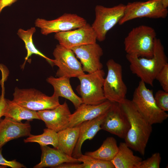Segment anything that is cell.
<instances>
[{"instance_id": "cell-1", "label": "cell", "mask_w": 168, "mask_h": 168, "mask_svg": "<svg viewBox=\"0 0 168 168\" xmlns=\"http://www.w3.org/2000/svg\"><path fill=\"white\" fill-rule=\"evenodd\" d=\"M119 104L130 124L124 142L130 148L144 156L152 132V125L139 113L131 100L126 98Z\"/></svg>"}, {"instance_id": "cell-2", "label": "cell", "mask_w": 168, "mask_h": 168, "mask_svg": "<svg viewBox=\"0 0 168 168\" xmlns=\"http://www.w3.org/2000/svg\"><path fill=\"white\" fill-rule=\"evenodd\" d=\"M132 72L145 84L153 86L156 77L163 66L168 63L164 47L160 40H154L153 54L150 58L137 57L126 54Z\"/></svg>"}, {"instance_id": "cell-3", "label": "cell", "mask_w": 168, "mask_h": 168, "mask_svg": "<svg viewBox=\"0 0 168 168\" xmlns=\"http://www.w3.org/2000/svg\"><path fill=\"white\" fill-rule=\"evenodd\" d=\"M156 33L152 27L141 25L133 28L125 38L124 49L127 54L137 57H152Z\"/></svg>"}, {"instance_id": "cell-4", "label": "cell", "mask_w": 168, "mask_h": 168, "mask_svg": "<svg viewBox=\"0 0 168 168\" xmlns=\"http://www.w3.org/2000/svg\"><path fill=\"white\" fill-rule=\"evenodd\" d=\"M131 100L139 113L151 125L161 124L168 117L166 112L156 104L152 90L147 88L142 80L134 90Z\"/></svg>"}, {"instance_id": "cell-5", "label": "cell", "mask_w": 168, "mask_h": 168, "mask_svg": "<svg viewBox=\"0 0 168 168\" xmlns=\"http://www.w3.org/2000/svg\"><path fill=\"white\" fill-rule=\"evenodd\" d=\"M105 74L102 69L77 77L80 84L76 90L81 96L83 103L97 105L107 100L103 89Z\"/></svg>"}, {"instance_id": "cell-6", "label": "cell", "mask_w": 168, "mask_h": 168, "mask_svg": "<svg viewBox=\"0 0 168 168\" xmlns=\"http://www.w3.org/2000/svg\"><path fill=\"white\" fill-rule=\"evenodd\" d=\"M108 72L103 89L106 99L112 103H120L125 99L127 88L123 79L121 65L113 59L106 63Z\"/></svg>"}, {"instance_id": "cell-7", "label": "cell", "mask_w": 168, "mask_h": 168, "mask_svg": "<svg viewBox=\"0 0 168 168\" xmlns=\"http://www.w3.org/2000/svg\"><path fill=\"white\" fill-rule=\"evenodd\" d=\"M12 100L31 110L39 111L54 109L60 105L59 97L48 96L35 89L16 87Z\"/></svg>"}, {"instance_id": "cell-8", "label": "cell", "mask_w": 168, "mask_h": 168, "mask_svg": "<svg viewBox=\"0 0 168 168\" xmlns=\"http://www.w3.org/2000/svg\"><path fill=\"white\" fill-rule=\"evenodd\" d=\"M125 5L122 3L111 7L98 5L95 8V18L91 25L97 40L104 41L109 31L118 23L124 15Z\"/></svg>"}, {"instance_id": "cell-9", "label": "cell", "mask_w": 168, "mask_h": 168, "mask_svg": "<svg viewBox=\"0 0 168 168\" xmlns=\"http://www.w3.org/2000/svg\"><path fill=\"white\" fill-rule=\"evenodd\" d=\"M168 13L167 9L163 7L161 0L128 2L125 5L124 15L118 23L122 25L129 21L139 18L164 19L166 17Z\"/></svg>"}, {"instance_id": "cell-10", "label": "cell", "mask_w": 168, "mask_h": 168, "mask_svg": "<svg viewBox=\"0 0 168 168\" xmlns=\"http://www.w3.org/2000/svg\"><path fill=\"white\" fill-rule=\"evenodd\" d=\"M53 55L54 59L53 66H56L58 68L56 73L58 77H77L85 74L81 63L71 49L59 44L54 49Z\"/></svg>"}, {"instance_id": "cell-11", "label": "cell", "mask_w": 168, "mask_h": 168, "mask_svg": "<svg viewBox=\"0 0 168 168\" xmlns=\"http://www.w3.org/2000/svg\"><path fill=\"white\" fill-rule=\"evenodd\" d=\"M83 18L75 14L64 13L58 18L51 20L37 18L35 22L36 27L40 29L42 34H50L74 30L87 23Z\"/></svg>"}, {"instance_id": "cell-12", "label": "cell", "mask_w": 168, "mask_h": 168, "mask_svg": "<svg viewBox=\"0 0 168 168\" xmlns=\"http://www.w3.org/2000/svg\"><path fill=\"white\" fill-rule=\"evenodd\" d=\"M54 38L59 44L71 49L95 43L97 40L95 32L91 26L88 23L74 30L56 33Z\"/></svg>"}, {"instance_id": "cell-13", "label": "cell", "mask_w": 168, "mask_h": 168, "mask_svg": "<svg viewBox=\"0 0 168 168\" xmlns=\"http://www.w3.org/2000/svg\"><path fill=\"white\" fill-rule=\"evenodd\" d=\"M130 127L128 119L119 104L112 103L106 112L101 129L124 139Z\"/></svg>"}, {"instance_id": "cell-14", "label": "cell", "mask_w": 168, "mask_h": 168, "mask_svg": "<svg viewBox=\"0 0 168 168\" xmlns=\"http://www.w3.org/2000/svg\"><path fill=\"white\" fill-rule=\"evenodd\" d=\"M82 64L84 72L92 73L102 69L100 59L103 51L96 43L75 47L71 49Z\"/></svg>"}, {"instance_id": "cell-15", "label": "cell", "mask_w": 168, "mask_h": 168, "mask_svg": "<svg viewBox=\"0 0 168 168\" xmlns=\"http://www.w3.org/2000/svg\"><path fill=\"white\" fill-rule=\"evenodd\" d=\"M37 113L47 128L57 132L68 127L71 114L66 101L54 109L39 111Z\"/></svg>"}, {"instance_id": "cell-16", "label": "cell", "mask_w": 168, "mask_h": 168, "mask_svg": "<svg viewBox=\"0 0 168 168\" xmlns=\"http://www.w3.org/2000/svg\"><path fill=\"white\" fill-rule=\"evenodd\" d=\"M31 131L29 121L22 123L7 117L0 119V149L11 140L28 136Z\"/></svg>"}, {"instance_id": "cell-17", "label": "cell", "mask_w": 168, "mask_h": 168, "mask_svg": "<svg viewBox=\"0 0 168 168\" xmlns=\"http://www.w3.org/2000/svg\"><path fill=\"white\" fill-rule=\"evenodd\" d=\"M112 104L107 100L97 105L83 103L71 114L68 127L78 126L84 122L93 119L104 114Z\"/></svg>"}, {"instance_id": "cell-18", "label": "cell", "mask_w": 168, "mask_h": 168, "mask_svg": "<svg viewBox=\"0 0 168 168\" xmlns=\"http://www.w3.org/2000/svg\"><path fill=\"white\" fill-rule=\"evenodd\" d=\"M106 112L80 125L79 136L72 154V157L77 159L79 158L82 154L81 148L84 142L87 140L92 139L98 132L101 130V125L105 117Z\"/></svg>"}, {"instance_id": "cell-19", "label": "cell", "mask_w": 168, "mask_h": 168, "mask_svg": "<svg viewBox=\"0 0 168 168\" xmlns=\"http://www.w3.org/2000/svg\"><path fill=\"white\" fill-rule=\"evenodd\" d=\"M40 161L34 166V168H55L64 163H81L77 159L70 156L57 148L47 146H40Z\"/></svg>"}, {"instance_id": "cell-20", "label": "cell", "mask_w": 168, "mask_h": 168, "mask_svg": "<svg viewBox=\"0 0 168 168\" xmlns=\"http://www.w3.org/2000/svg\"><path fill=\"white\" fill-rule=\"evenodd\" d=\"M70 78L65 77L56 78L50 76L46 80L53 87V95L69 100L77 109L83 103V102L81 98L77 96L73 91L70 83Z\"/></svg>"}, {"instance_id": "cell-21", "label": "cell", "mask_w": 168, "mask_h": 168, "mask_svg": "<svg viewBox=\"0 0 168 168\" xmlns=\"http://www.w3.org/2000/svg\"><path fill=\"white\" fill-rule=\"evenodd\" d=\"M118 150L111 161L115 168H138L142 161L141 158L133 154L125 142H121Z\"/></svg>"}, {"instance_id": "cell-22", "label": "cell", "mask_w": 168, "mask_h": 168, "mask_svg": "<svg viewBox=\"0 0 168 168\" xmlns=\"http://www.w3.org/2000/svg\"><path fill=\"white\" fill-rule=\"evenodd\" d=\"M80 125L68 127L58 132V147L59 150L70 156L77 141Z\"/></svg>"}, {"instance_id": "cell-23", "label": "cell", "mask_w": 168, "mask_h": 168, "mask_svg": "<svg viewBox=\"0 0 168 168\" xmlns=\"http://www.w3.org/2000/svg\"><path fill=\"white\" fill-rule=\"evenodd\" d=\"M3 116L9 117L19 122L24 120L29 121L34 119L40 120L37 111L28 109L12 100L7 99Z\"/></svg>"}, {"instance_id": "cell-24", "label": "cell", "mask_w": 168, "mask_h": 168, "mask_svg": "<svg viewBox=\"0 0 168 168\" xmlns=\"http://www.w3.org/2000/svg\"><path fill=\"white\" fill-rule=\"evenodd\" d=\"M118 149L116 139L113 137H108L97 150L86 152L85 154L101 160L111 161L116 155Z\"/></svg>"}, {"instance_id": "cell-25", "label": "cell", "mask_w": 168, "mask_h": 168, "mask_svg": "<svg viewBox=\"0 0 168 168\" xmlns=\"http://www.w3.org/2000/svg\"><path fill=\"white\" fill-rule=\"evenodd\" d=\"M36 31V28L34 27H32L26 30L20 28L17 31V34L24 43L27 52L26 56L25 58L24 65L29 58L32 54H35L45 58L49 63L53 66V59L49 58L45 55L39 50L34 45L32 37Z\"/></svg>"}, {"instance_id": "cell-26", "label": "cell", "mask_w": 168, "mask_h": 168, "mask_svg": "<svg viewBox=\"0 0 168 168\" xmlns=\"http://www.w3.org/2000/svg\"><path fill=\"white\" fill-rule=\"evenodd\" d=\"M25 143L36 142L40 146L50 145L54 148L58 147V132L47 128L44 129L43 133L38 135L30 134L28 137L24 140Z\"/></svg>"}, {"instance_id": "cell-27", "label": "cell", "mask_w": 168, "mask_h": 168, "mask_svg": "<svg viewBox=\"0 0 168 168\" xmlns=\"http://www.w3.org/2000/svg\"><path fill=\"white\" fill-rule=\"evenodd\" d=\"M83 164V168H114L110 161L101 160L85 154L77 159Z\"/></svg>"}, {"instance_id": "cell-28", "label": "cell", "mask_w": 168, "mask_h": 168, "mask_svg": "<svg viewBox=\"0 0 168 168\" xmlns=\"http://www.w3.org/2000/svg\"><path fill=\"white\" fill-rule=\"evenodd\" d=\"M161 161L160 153L156 152L147 159L142 160L138 168H159Z\"/></svg>"}, {"instance_id": "cell-29", "label": "cell", "mask_w": 168, "mask_h": 168, "mask_svg": "<svg viewBox=\"0 0 168 168\" xmlns=\"http://www.w3.org/2000/svg\"><path fill=\"white\" fill-rule=\"evenodd\" d=\"M154 99L157 106L165 112L168 111V92L159 90L155 94Z\"/></svg>"}, {"instance_id": "cell-30", "label": "cell", "mask_w": 168, "mask_h": 168, "mask_svg": "<svg viewBox=\"0 0 168 168\" xmlns=\"http://www.w3.org/2000/svg\"><path fill=\"white\" fill-rule=\"evenodd\" d=\"M155 79L158 81L163 90L168 92V63L160 71Z\"/></svg>"}, {"instance_id": "cell-31", "label": "cell", "mask_w": 168, "mask_h": 168, "mask_svg": "<svg viewBox=\"0 0 168 168\" xmlns=\"http://www.w3.org/2000/svg\"><path fill=\"white\" fill-rule=\"evenodd\" d=\"M2 149H0V165L10 167L12 168H26V166L22 164L17 161L16 160L7 161L5 159L2 154Z\"/></svg>"}, {"instance_id": "cell-32", "label": "cell", "mask_w": 168, "mask_h": 168, "mask_svg": "<svg viewBox=\"0 0 168 168\" xmlns=\"http://www.w3.org/2000/svg\"><path fill=\"white\" fill-rule=\"evenodd\" d=\"M83 167L82 163L66 162L58 165L55 168H83Z\"/></svg>"}, {"instance_id": "cell-33", "label": "cell", "mask_w": 168, "mask_h": 168, "mask_svg": "<svg viewBox=\"0 0 168 168\" xmlns=\"http://www.w3.org/2000/svg\"><path fill=\"white\" fill-rule=\"evenodd\" d=\"M2 95L0 96V119L3 116L6 106V99L4 97V89L2 88Z\"/></svg>"}, {"instance_id": "cell-34", "label": "cell", "mask_w": 168, "mask_h": 168, "mask_svg": "<svg viewBox=\"0 0 168 168\" xmlns=\"http://www.w3.org/2000/svg\"><path fill=\"white\" fill-rule=\"evenodd\" d=\"M18 0H0V14L6 7H9Z\"/></svg>"}, {"instance_id": "cell-35", "label": "cell", "mask_w": 168, "mask_h": 168, "mask_svg": "<svg viewBox=\"0 0 168 168\" xmlns=\"http://www.w3.org/2000/svg\"><path fill=\"white\" fill-rule=\"evenodd\" d=\"M161 3L163 7L167 9L168 7V0H161Z\"/></svg>"}, {"instance_id": "cell-36", "label": "cell", "mask_w": 168, "mask_h": 168, "mask_svg": "<svg viewBox=\"0 0 168 168\" xmlns=\"http://www.w3.org/2000/svg\"></svg>"}]
</instances>
